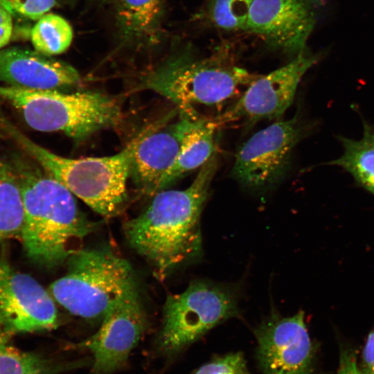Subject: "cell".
<instances>
[{
  "label": "cell",
  "instance_id": "cell-1",
  "mask_svg": "<svg viewBox=\"0 0 374 374\" xmlns=\"http://www.w3.org/2000/svg\"><path fill=\"white\" fill-rule=\"evenodd\" d=\"M215 152L184 190H163L148 208L123 226L130 246L163 278L202 255L200 217L217 169Z\"/></svg>",
  "mask_w": 374,
  "mask_h": 374
},
{
  "label": "cell",
  "instance_id": "cell-2",
  "mask_svg": "<svg viewBox=\"0 0 374 374\" xmlns=\"http://www.w3.org/2000/svg\"><path fill=\"white\" fill-rule=\"evenodd\" d=\"M17 174L24 206L20 238L26 255L48 268L66 262L81 249L92 223L80 212L71 191L49 174L30 168Z\"/></svg>",
  "mask_w": 374,
  "mask_h": 374
},
{
  "label": "cell",
  "instance_id": "cell-3",
  "mask_svg": "<svg viewBox=\"0 0 374 374\" xmlns=\"http://www.w3.org/2000/svg\"><path fill=\"white\" fill-rule=\"evenodd\" d=\"M3 128L52 177L100 215H118L127 199V181L135 148L149 125L116 154L71 159L37 144L7 121Z\"/></svg>",
  "mask_w": 374,
  "mask_h": 374
},
{
  "label": "cell",
  "instance_id": "cell-4",
  "mask_svg": "<svg viewBox=\"0 0 374 374\" xmlns=\"http://www.w3.org/2000/svg\"><path fill=\"white\" fill-rule=\"evenodd\" d=\"M257 77L225 57L199 58L184 53L143 75L136 89L152 91L179 109L189 110L195 105H219Z\"/></svg>",
  "mask_w": 374,
  "mask_h": 374
},
{
  "label": "cell",
  "instance_id": "cell-5",
  "mask_svg": "<svg viewBox=\"0 0 374 374\" xmlns=\"http://www.w3.org/2000/svg\"><path fill=\"white\" fill-rule=\"evenodd\" d=\"M0 97L17 107L26 123L41 132H62L75 140L117 124L119 101L96 91L64 93L0 85Z\"/></svg>",
  "mask_w": 374,
  "mask_h": 374
},
{
  "label": "cell",
  "instance_id": "cell-6",
  "mask_svg": "<svg viewBox=\"0 0 374 374\" xmlns=\"http://www.w3.org/2000/svg\"><path fill=\"white\" fill-rule=\"evenodd\" d=\"M66 272L49 287L53 299L71 314L103 319L123 295L136 287L128 261L109 249H80L66 261Z\"/></svg>",
  "mask_w": 374,
  "mask_h": 374
},
{
  "label": "cell",
  "instance_id": "cell-7",
  "mask_svg": "<svg viewBox=\"0 0 374 374\" xmlns=\"http://www.w3.org/2000/svg\"><path fill=\"white\" fill-rule=\"evenodd\" d=\"M238 314L233 290L204 280L193 281L183 292L167 297L155 352L159 357H174L215 326Z\"/></svg>",
  "mask_w": 374,
  "mask_h": 374
},
{
  "label": "cell",
  "instance_id": "cell-8",
  "mask_svg": "<svg viewBox=\"0 0 374 374\" xmlns=\"http://www.w3.org/2000/svg\"><path fill=\"white\" fill-rule=\"evenodd\" d=\"M303 134L296 116L257 132L237 151L231 176L252 190H264L278 184L285 177L292 153Z\"/></svg>",
  "mask_w": 374,
  "mask_h": 374
},
{
  "label": "cell",
  "instance_id": "cell-9",
  "mask_svg": "<svg viewBox=\"0 0 374 374\" xmlns=\"http://www.w3.org/2000/svg\"><path fill=\"white\" fill-rule=\"evenodd\" d=\"M147 327L146 313L135 287L108 310L95 333L73 348L91 353L90 374H114L126 366Z\"/></svg>",
  "mask_w": 374,
  "mask_h": 374
},
{
  "label": "cell",
  "instance_id": "cell-10",
  "mask_svg": "<svg viewBox=\"0 0 374 374\" xmlns=\"http://www.w3.org/2000/svg\"><path fill=\"white\" fill-rule=\"evenodd\" d=\"M317 62L315 55L303 51L287 64L258 76L215 121L219 125L241 120L255 123L280 118L292 103L303 76Z\"/></svg>",
  "mask_w": 374,
  "mask_h": 374
},
{
  "label": "cell",
  "instance_id": "cell-11",
  "mask_svg": "<svg viewBox=\"0 0 374 374\" xmlns=\"http://www.w3.org/2000/svg\"><path fill=\"white\" fill-rule=\"evenodd\" d=\"M58 325L52 296L0 256V327L7 333L49 330Z\"/></svg>",
  "mask_w": 374,
  "mask_h": 374
},
{
  "label": "cell",
  "instance_id": "cell-12",
  "mask_svg": "<svg viewBox=\"0 0 374 374\" xmlns=\"http://www.w3.org/2000/svg\"><path fill=\"white\" fill-rule=\"evenodd\" d=\"M179 115L173 123L176 114L171 113L150 125L135 148L130 176L142 194L153 196L161 191L162 181L198 114L195 109H179Z\"/></svg>",
  "mask_w": 374,
  "mask_h": 374
},
{
  "label": "cell",
  "instance_id": "cell-13",
  "mask_svg": "<svg viewBox=\"0 0 374 374\" xmlns=\"http://www.w3.org/2000/svg\"><path fill=\"white\" fill-rule=\"evenodd\" d=\"M254 333L263 374H311L314 347L303 311L290 317L273 313Z\"/></svg>",
  "mask_w": 374,
  "mask_h": 374
},
{
  "label": "cell",
  "instance_id": "cell-14",
  "mask_svg": "<svg viewBox=\"0 0 374 374\" xmlns=\"http://www.w3.org/2000/svg\"><path fill=\"white\" fill-rule=\"evenodd\" d=\"M321 5V0H253L245 30L296 56L304 51Z\"/></svg>",
  "mask_w": 374,
  "mask_h": 374
},
{
  "label": "cell",
  "instance_id": "cell-15",
  "mask_svg": "<svg viewBox=\"0 0 374 374\" xmlns=\"http://www.w3.org/2000/svg\"><path fill=\"white\" fill-rule=\"evenodd\" d=\"M80 76L71 65L37 51L12 47L0 50V82L37 90L76 84Z\"/></svg>",
  "mask_w": 374,
  "mask_h": 374
},
{
  "label": "cell",
  "instance_id": "cell-16",
  "mask_svg": "<svg viewBox=\"0 0 374 374\" xmlns=\"http://www.w3.org/2000/svg\"><path fill=\"white\" fill-rule=\"evenodd\" d=\"M218 124L197 116L181 145L177 157L163 178L161 190L172 185L190 172L200 168L215 153V132Z\"/></svg>",
  "mask_w": 374,
  "mask_h": 374
},
{
  "label": "cell",
  "instance_id": "cell-17",
  "mask_svg": "<svg viewBox=\"0 0 374 374\" xmlns=\"http://www.w3.org/2000/svg\"><path fill=\"white\" fill-rule=\"evenodd\" d=\"M9 335L0 327V374H62L91 365V357L63 359L22 351L10 344Z\"/></svg>",
  "mask_w": 374,
  "mask_h": 374
},
{
  "label": "cell",
  "instance_id": "cell-18",
  "mask_svg": "<svg viewBox=\"0 0 374 374\" xmlns=\"http://www.w3.org/2000/svg\"><path fill=\"white\" fill-rule=\"evenodd\" d=\"M363 125V136L359 140L340 136L344 152L328 163L345 169L374 195V129L365 121Z\"/></svg>",
  "mask_w": 374,
  "mask_h": 374
},
{
  "label": "cell",
  "instance_id": "cell-19",
  "mask_svg": "<svg viewBox=\"0 0 374 374\" xmlns=\"http://www.w3.org/2000/svg\"><path fill=\"white\" fill-rule=\"evenodd\" d=\"M24 206L17 172L0 159V242L21 236Z\"/></svg>",
  "mask_w": 374,
  "mask_h": 374
},
{
  "label": "cell",
  "instance_id": "cell-20",
  "mask_svg": "<svg viewBox=\"0 0 374 374\" xmlns=\"http://www.w3.org/2000/svg\"><path fill=\"white\" fill-rule=\"evenodd\" d=\"M73 32L70 24L61 16L46 13L31 30V42L35 50L50 56L66 51L70 46Z\"/></svg>",
  "mask_w": 374,
  "mask_h": 374
},
{
  "label": "cell",
  "instance_id": "cell-21",
  "mask_svg": "<svg viewBox=\"0 0 374 374\" xmlns=\"http://www.w3.org/2000/svg\"><path fill=\"white\" fill-rule=\"evenodd\" d=\"M161 12V0H118V19L125 35L142 37L153 34Z\"/></svg>",
  "mask_w": 374,
  "mask_h": 374
},
{
  "label": "cell",
  "instance_id": "cell-22",
  "mask_svg": "<svg viewBox=\"0 0 374 374\" xmlns=\"http://www.w3.org/2000/svg\"><path fill=\"white\" fill-rule=\"evenodd\" d=\"M253 0H212L210 17L224 30H245Z\"/></svg>",
  "mask_w": 374,
  "mask_h": 374
},
{
  "label": "cell",
  "instance_id": "cell-23",
  "mask_svg": "<svg viewBox=\"0 0 374 374\" xmlns=\"http://www.w3.org/2000/svg\"><path fill=\"white\" fill-rule=\"evenodd\" d=\"M193 374H251L241 352L214 358L196 369Z\"/></svg>",
  "mask_w": 374,
  "mask_h": 374
},
{
  "label": "cell",
  "instance_id": "cell-24",
  "mask_svg": "<svg viewBox=\"0 0 374 374\" xmlns=\"http://www.w3.org/2000/svg\"><path fill=\"white\" fill-rule=\"evenodd\" d=\"M12 14L37 21L55 5V0H0Z\"/></svg>",
  "mask_w": 374,
  "mask_h": 374
},
{
  "label": "cell",
  "instance_id": "cell-25",
  "mask_svg": "<svg viewBox=\"0 0 374 374\" xmlns=\"http://www.w3.org/2000/svg\"><path fill=\"white\" fill-rule=\"evenodd\" d=\"M12 30V15L0 2V50L9 42Z\"/></svg>",
  "mask_w": 374,
  "mask_h": 374
},
{
  "label": "cell",
  "instance_id": "cell-26",
  "mask_svg": "<svg viewBox=\"0 0 374 374\" xmlns=\"http://www.w3.org/2000/svg\"><path fill=\"white\" fill-rule=\"evenodd\" d=\"M365 374H374V330L367 337L362 353V366Z\"/></svg>",
  "mask_w": 374,
  "mask_h": 374
},
{
  "label": "cell",
  "instance_id": "cell-27",
  "mask_svg": "<svg viewBox=\"0 0 374 374\" xmlns=\"http://www.w3.org/2000/svg\"><path fill=\"white\" fill-rule=\"evenodd\" d=\"M337 374H365L357 365L355 355L352 352L341 353Z\"/></svg>",
  "mask_w": 374,
  "mask_h": 374
}]
</instances>
